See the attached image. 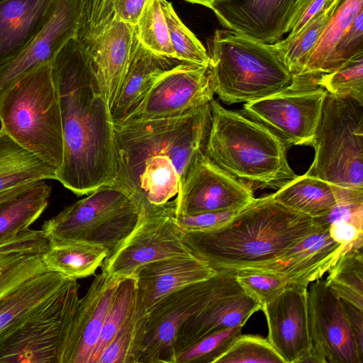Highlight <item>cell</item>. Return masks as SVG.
I'll return each mask as SVG.
<instances>
[{
  "label": "cell",
  "instance_id": "45",
  "mask_svg": "<svg viewBox=\"0 0 363 363\" xmlns=\"http://www.w3.org/2000/svg\"><path fill=\"white\" fill-rule=\"evenodd\" d=\"M335 0H301L291 20L289 36L297 33L315 16L332 5Z\"/></svg>",
  "mask_w": 363,
  "mask_h": 363
},
{
  "label": "cell",
  "instance_id": "43",
  "mask_svg": "<svg viewBox=\"0 0 363 363\" xmlns=\"http://www.w3.org/2000/svg\"><path fill=\"white\" fill-rule=\"evenodd\" d=\"M363 55V11L357 16L350 30L337 46L330 66L332 72Z\"/></svg>",
  "mask_w": 363,
  "mask_h": 363
},
{
  "label": "cell",
  "instance_id": "40",
  "mask_svg": "<svg viewBox=\"0 0 363 363\" xmlns=\"http://www.w3.org/2000/svg\"><path fill=\"white\" fill-rule=\"evenodd\" d=\"M316 84L328 94L350 97L363 103V55H360L340 68L322 75Z\"/></svg>",
  "mask_w": 363,
  "mask_h": 363
},
{
  "label": "cell",
  "instance_id": "4",
  "mask_svg": "<svg viewBox=\"0 0 363 363\" xmlns=\"http://www.w3.org/2000/svg\"><path fill=\"white\" fill-rule=\"evenodd\" d=\"M203 155L252 191L279 189L297 177L289 147L262 124L226 109L213 99Z\"/></svg>",
  "mask_w": 363,
  "mask_h": 363
},
{
  "label": "cell",
  "instance_id": "7",
  "mask_svg": "<svg viewBox=\"0 0 363 363\" xmlns=\"http://www.w3.org/2000/svg\"><path fill=\"white\" fill-rule=\"evenodd\" d=\"M143 209L129 191L115 182L66 207L46 220L41 230L50 244L84 242L103 246L110 254L135 228Z\"/></svg>",
  "mask_w": 363,
  "mask_h": 363
},
{
  "label": "cell",
  "instance_id": "33",
  "mask_svg": "<svg viewBox=\"0 0 363 363\" xmlns=\"http://www.w3.org/2000/svg\"><path fill=\"white\" fill-rule=\"evenodd\" d=\"M340 0H335L308 21L297 33L272 43V47L289 69L293 78L303 68Z\"/></svg>",
  "mask_w": 363,
  "mask_h": 363
},
{
  "label": "cell",
  "instance_id": "13",
  "mask_svg": "<svg viewBox=\"0 0 363 363\" xmlns=\"http://www.w3.org/2000/svg\"><path fill=\"white\" fill-rule=\"evenodd\" d=\"M308 286L307 326L310 351L307 362L363 363L342 301L319 279Z\"/></svg>",
  "mask_w": 363,
  "mask_h": 363
},
{
  "label": "cell",
  "instance_id": "19",
  "mask_svg": "<svg viewBox=\"0 0 363 363\" xmlns=\"http://www.w3.org/2000/svg\"><path fill=\"white\" fill-rule=\"evenodd\" d=\"M307 289L289 285L262 306L268 326L267 340L284 363L307 362L309 356Z\"/></svg>",
  "mask_w": 363,
  "mask_h": 363
},
{
  "label": "cell",
  "instance_id": "20",
  "mask_svg": "<svg viewBox=\"0 0 363 363\" xmlns=\"http://www.w3.org/2000/svg\"><path fill=\"white\" fill-rule=\"evenodd\" d=\"M352 248L335 242L328 228H322L267 264L240 270L277 275L289 285H308L328 272L337 260Z\"/></svg>",
  "mask_w": 363,
  "mask_h": 363
},
{
  "label": "cell",
  "instance_id": "10",
  "mask_svg": "<svg viewBox=\"0 0 363 363\" xmlns=\"http://www.w3.org/2000/svg\"><path fill=\"white\" fill-rule=\"evenodd\" d=\"M238 285L235 272L218 270L208 279L182 287L147 308L138 363H176L173 346L180 326Z\"/></svg>",
  "mask_w": 363,
  "mask_h": 363
},
{
  "label": "cell",
  "instance_id": "14",
  "mask_svg": "<svg viewBox=\"0 0 363 363\" xmlns=\"http://www.w3.org/2000/svg\"><path fill=\"white\" fill-rule=\"evenodd\" d=\"M208 66L182 62L164 73L125 121L168 118L187 113L213 99Z\"/></svg>",
  "mask_w": 363,
  "mask_h": 363
},
{
  "label": "cell",
  "instance_id": "9",
  "mask_svg": "<svg viewBox=\"0 0 363 363\" xmlns=\"http://www.w3.org/2000/svg\"><path fill=\"white\" fill-rule=\"evenodd\" d=\"M79 289L77 279L67 277L39 308L0 335V362L60 363Z\"/></svg>",
  "mask_w": 363,
  "mask_h": 363
},
{
  "label": "cell",
  "instance_id": "29",
  "mask_svg": "<svg viewBox=\"0 0 363 363\" xmlns=\"http://www.w3.org/2000/svg\"><path fill=\"white\" fill-rule=\"evenodd\" d=\"M67 277L47 271L33 277L0 298V335L39 308Z\"/></svg>",
  "mask_w": 363,
  "mask_h": 363
},
{
  "label": "cell",
  "instance_id": "36",
  "mask_svg": "<svg viewBox=\"0 0 363 363\" xmlns=\"http://www.w3.org/2000/svg\"><path fill=\"white\" fill-rule=\"evenodd\" d=\"M139 43L152 52L175 58L161 0H148L135 26Z\"/></svg>",
  "mask_w": 363,
  "mask_h": 363
},
{
  "label": "cell",
  "instance_id": "2",
  "mask_svg": "<svg viewBox=\"0 0 363 363\" xmlns=\"http://www.w3.org/2000/svg\"><path fill=\"white\" fill-rule=\"evenodd\" d=\"M211 118L209 103L177 116L113 123L116 182L143 208L175 200L203 153Z\"/></svg>",
  "mask_w": 363,
  "mask_h": 363
},
{
  "label": "cell",
  "instance_id": "5",
  "mask_svg": "<svg viewBox=\"0 0 363 363\" xmlns=\"http://www.w3.org/2000/svg\"><path fill=\"white\" fill-rule=\"evenodd\" d=\"M0 122L13 140L57 172L63 161L64 142L50 62L26 74L4 94Z\"/></svg>",
  "mask_w": 363,
  "mask_h": 363
},
{
  "label": "cell",
  "instance_id": "38",
  "mask_svg": "<svg viewBox=\"0 0 363 363\" xmlns=\"http://www.w3.org/2000/svg\"><path fill=\"white\" fill-rule=\"evenodd\" d=\"M175 58L181 62L208 66L210 57L194 34L181 21L172 3L161 0Z\"/></svg>",
  "mask_w": 363,
  "mask_h": 363
},
{
  "label": "cell",
  "instance_id": "26",
  "mask_svg": "<svg viewBox=\"0 0 363 363\" xmlns=\"http://www.w3.org/2000/svg\"><path fill=\"white\" fill-rule=\"evenodd\" d=\"M136 46L120 90L110 110L113 123L125 121L138 106L155 82L166 72L182 63Z\"/></svg>",
  "mask_w": 363,
  "mask_h": 363
},
{
  "label": "cell",
  "instance_id": "1",
  "mask_svg": "<svg viewBox=\"0 0 363 363\" xmlns=\"http://www.w3.org/2000/svg\"><path fill=\"white\" fill-rule=\"evenodd\" d=\"M60 106L63 161L56 180L77 196L116 181L113 125L84 47L69 40L50 62Z\"/></svg>",
  "mask_w": 363,
  "mask_h": 363
},
{
  "label": "cell",
  "instance_id": "8",
  "mask_svg": "<svg viewBox=\"0 0 363 363\" xmlns=\"http://www.w3.org/2000/svg\"><path fill=\"white\" fill-rule=\"evenodd\" d=\"M305 173L340 187L363 189V103L327 93Z\"/></svg>",
  "mask_w": 363,
  "mask_h": 363
},
{
  "label": "cell",
  "instance_id": "17",
  "mask_svg": "<svg viewBox=\"0 0 363 363\" xmlns=\"http://www.w3.org/2000/svg\"><path fill=\"white\" fill-rule=\"evenodd\" d=\"M301 0H214L210 8L229 30L272 44L289 33Z\"/></svg>",
  "mask_w": 363,
  "mask_h": 363
},
{
  "label": "cell",
  "instance_id": "47",
  "mask_svg": "<svg viewBox=\"0 0 363 363\" xmlns=\"http://www.w3.org/2000/svg\"><path fill=\"white\" fill-rule=\"evenodd\" d=\"M148 0H110L116 17L126 23L135 26Z\"/></svg>",
  "mask_w": 363,
  "mask_h": 363
},
{
  "label": "cell",
  "instance_id": "34",
  "mask_svg": "<svg viewBox=\"0 0 363 363\" xmlns=\"http://www.w3.org/2000/svg\"><path fill=\"white\" fill-rule=\"evenodd\" d=\"M147 319V308L137 291L131 312L101 354L98 363H138Z\"/></svg>",
  "mask_w": 363,
  "mask_h": 363
},
{
  "label": "cell",
  "instance_id": "35",
  "mask_svg": "<svg viewBox=\"0 0 363 363\" xmlns=\"http://www.w3.org/2000/svg\"><path fill=\"white\" fill-rule=\"evenodd\" d=\"M325 285L340 299L363 311L362 248H352L328 271Z\"/></svg>",
  "mask_w": 363,
  "mask_h": 363
},
{
  "label": "cell",
  "instance_id": "32",
  "mask_svg": "<svg viewBox=\"0 0 363 363\" xmlns=\"http://www.w3.org/2000/svg\"><path fill=\"white\" fill-rule=\"evenodd\" d=\"M108 254L103 246L84 242L50 243L43 255L48 271L76 279L94 274Z\"/></svg>",
  "mask_w": 363,
  "mask_h": 363
},
{
  "label": "cell",
  "instance_id": "44",
  "mask_svg": "<svg viewBox=\"0 0 363 363\" xmlns=\"http://www.w3.org/2000/svg\"><path fill=\"white\" fill-rule=\"evenodd\" d=\"M240 210L206 213L192 216H176V218L184 231H207L223 225Z\"/></svg>",
  "mask_w": 363,
  "mask_h": 363
},
{
  "label": "cell",
  "instance_id": "22",
  "mask_svg": "<svg viewBox=\"0 0 363 363\" xmlns=\"http://www.w3.org/2000/svg\"><path fill=\"white\" fill-rule=\"evenodd\" d=\"M259 310L262 305L246 294L239 284L180 326L173 346L175 361L182 352L206 336L225 328L243 327Z\"/></svg>",
  "mask_w": 363,
  "mask_h": 363
},
{
  "label": "cell",
  "instance_id": "6",
  "mask_svg": "<svg viewBox=\"0 0 363 363\" xmlns=\"http://www.w3.org/2000/svg\"><path fill=\"white\" fill-rule=\"evenodd\" d=\"M208 55L215 94L225 104L260 99L292 84V74L272 44L217 30Z\"/></svg>",
  "mask_w": 363,
  "mask_h": 363
},
{
  "label": "cell",
  "instance_id": "30",
  "mask_svg": "<svg viewBox=\"0 0 363 363\" xmlns=\"http://www.w3.org/2000/svg\"><path fill=\"white\" fill-rule=\"evenodd\" d=\"M57 169L27 150L0 128V192L45 180H56Z\"/></svg>",
  "mask_w": 363,
  "mask_h": 363
},
{
  "label": "cell",
  "instance_id": "18",
  "mask_svg": "<svg viewBox=\"0 0 363 363\" xmlns=\"http://www.w3.org/2000/svg\"><path fill=\"white\" fill-rule=\"evenodd\" d=\"M122 277L101 271L79 298L64 344L60 363H89Z\"/></svg>",
  "mask_w": 363,
  "mask_h": 363
},
{
  "label": "cell",
  "instance_id": "12",
  "mask_svg": "<svg viewBox=\"0 0 363 363\" xmlns=\"http://www.w3.org/2000/svg\"><path fill=\"white\" fill-rule=\"evenodd\" d=\"M327 91L319 86H296L245 103L240 113L258 122L289 147L311 145Z\"/></svg>",
  "mask_w": 363,
  "mask_h": 363
},
{
  "label": "cell",
  "instance_id": "28",
  "mask_svg": "<svg viewBox=\"0 0 363 363\" xmlns=\"http://www.w3.org/2000/svg\"><path fill=\"white\" fill-rule=\"evenodd\" d=\"M363 0H340L301 72L293 78L296 86H318L317 80L330 72L335 49L359 14Z\"/></svg>",
  "mask_w": 363,
  "mask_h": 363
},
{
  "label": "cell",
  "instance_id": "11",
  "mask_svg": "<svg viewBox=\"0 0 363 363\" xmlns=\"http://www.w3.org/2000/svg\"><path fill=\"white\" fill-rule=\"evenodd\" d=\"M195 255L176 218V203L143 208L129 235L104 260L101 271L113 277L135 275L142 266L160 259Z\"/></svg>",
  "mask_w": 363,
  "mask_h": 363
},
{
  "label": "cell",
  "instance_id": "50",
  "mask_svg": "<svg viewBox=\"0 0 363 363\" xmlns=\"http://www.w3.org/2000/svg\"><path fill=\"white\" fill-rule=\"evenodd\" d=\"M190 3L198 4L210 8L211 4L213 2L214 0H186Z\"/></svg>",
  "mask_w": 363,
  "mask_h": 363
},
{
  "label": "cell",
  "instance_id": "42",
  "mask_svg": "<svg viewBox=\"0 0 363 363\" xmlns=\"http://www.w3.org/2000/svg\"><path fill=\"white\" fill-rule=\"evenodd\" d=\"M236 279L246 294L262 306L277 297L288 286L281 277L259 272L238 270Z\"/></svg>",
  "mask_w": 363,
  "mask_h": 363
},
{
  "label": "cell",
  "instance_id": "46",
  "mask_svg": "<svg viewBox=\"0 0 363 363\" xmlns=\"http://www.w3.org/2000/svg\"><path fill=\"white\" fill-rule=\"evenodd\" d=\"M330 237L335 242L356 248L363 247V228L347 221L332 223L328 226Z\"/></svg>",
  "mask_w": 363,
  "mask_h": 363
},
{
  "label": "cell",
  "instance_id": "24",
  "mask_svg": "<svg viewBox=\"0 0 363 363\" xmlns=\"http://www.w3.org/2000/svg\"><path fill=\"white\" fill-rule=\"evenodd\" d=\"M283 206L311 218L326 216L340 203H363V189H347L304 174L272 194Z\"/></svg>",
  "mask_w": 363,
  "mask_h": 363
},
{
  "label": "cell",
  "instance_id": "31",
  "mask_svg": "<svg viewBox=\"0 0 363 363\" xmlns=\"http://www.w3.org/2000/svg\"><path fill=\"white\" fill-rule=\"evenodd\" d=\"M51 191L40 181L0 203V245L29 228L47 208Z\"/></svg>",
  "mask_w": 363,
  "mask_h": 363
},
{
  "label": "cell",
  "instance_id": "48",
  "mask_svg": "<svg viewBox=\"0 0 363 363\" xmlns=\"http://www.w3.org/2000/svg\"><path fill=\"white\" fill-rule=\"evenodd\" d=\"M341 301L357 348L363 355V311L348 302Z\"/></svg>",
  "mask_w": 363,
  "mask_h": 363
},
{
  "label": "cell",
  "instance_id": "39",
  "mask_svg": "<svg viewBox=\"0 0 363 363\" xmlns=\"http://www.w3.org/2000/svg\"><path fill=\"white\" fill-rule=\"evenodd\" d=\"M284 363L266 338L240 334L214 363Z\"/></svg>",
  "mask_w": 363,
  "mask_h": 363
},
{
  "label": "cell",
  "instance_id": "21",
  "mask_svg": "<svg viewBox=\"0 0 363 363\" xmlns=\"http://www.w3.org/2000/svg\"><path fill=\"white\" fill-rule=\"evenodd\" d=\"M138 43L135 26L116 18L99 36L83 45L110 110L120 90Z\"/></svg>",
  "mask_w": 363,
  "mask_h": 363
},
{
  "label": "cell",
  "instance_id": "27",
  "mask_svg": "<svg viewBox=\"0 0 363 363\" xmlns=\"http://www.w3.org/2000/svg\"><path fill=\"white\" fill-rule=\"evenodd\" d=\"M49 246L42 230L30 228L0 245V298L28 279L48 271L43 255Z\"/></svg>",
  "mask_w": 363,
  "mask_h": 363
},
{
  "label": "cell",
  "instance_id": "41",
  "mask_svg": "<svg viewBox=\"0 0 363 363\" xmlns=\"http://www.w3.org/2000/svg\"><path fill=\"white\" fill-rule=\"evenodd\" d=\"M242 328H225L206 336L178 355L176 363H214V361L241 334Z\"/></svg>",
  "mask_w": 363,
  "mask_h": 363
},
{
  "label": "cell",
  "instance_id": "15",
  "mask_svg": "<svg viewBox=\"0 0 363 363\" xmlns=\"http://www.w3.org/2000/svg\"><path fill=\"white\" fill-rule=\"evenodd\" d=\"M254 199L253 191L201 153L190 168L175 199L176 216L240 210Z\"/></svg>",
  "mask_w": 363,
  "mask_h": 363
},
{
  "label": "cell",
  "instance_id": "49",
  "mask_svg": "<svg viewBox=\"0 0 363 363\" xmlns=\"http://www.w3.org/2000/svg\"><path fill=\"white\" fill-rule=\"evenodd\" d=\"M29 184H25L18 186L8 190H6L4 191L0 192V203H3L4 201L16 196L23 190H25L26 188H28L30 185Z\"/></svg>",
  "mask_w": 363,
  "mask_h": 363
},
{
  "label": "cell",
  "instance_id": "16",
  "mask_svg": "<svg viewBox=\"0 0 363 363\" xmlns=\"http://www.w3.org/2000/svg\"><path fill=\"white\" fill-rule=\"evenodd\" d=\"M80 5V0H57L42 30L19 53L0 64V101L15 83L50 62L69 40L76 38Z\"/></svg>",
  "mask_w": 363,
  "mask_h": 363
},
{
  "label": "cell",
  "instance_id": "3",
  "mask_svg": "<svg viewBox=\"0 0 363 363\" xmlns=\"http://www.w3.org/2000/svg\"><path fill=\"white\" fill-rule=\"evenodd\" d=\"M321 228L313 218L277 203L272 194L255 198L216 229L184 233L193 253L211 268L236 272L275 260Z\"/></svg>",
  "mask_w": 363,
  "mask_h": 363
},
{
  "label": "cell",
  "instance_id": "23",
  "mask_svg": "<svg viewBox=\"0 0 363 363\" xmlns=\"http://www.w3.org/2000/svg\"><path fill=\"white\" fill-rule=\"evenodd\" d=\"M216 272L196 255L157 260L136 271L138 294L149 308L169 294L207 279Z\"/></svg>",
  "mask_w": 363,
  "mask_h": 363
},
{
  "label": "cell",
  "instance_id": "25",
  "mask_svg": "<svg viewBox=\"0 0 363 363\" xmlns=\"http://www.w3.org/2000/svg\"><path fill=\"white\" fill-rule=\"evenodd\" d=\"M57 0H0V64L19 53L45 27Z\"/></svg>",
  "mask_w": 363,
  "mask_h": 363
},
{
  "label": "cell",
  "instance_id": "37",
  "mask_svg": "<svg viewBox=\"0 0 363 363\" xmlns=\"http://www.w3.org/2000/svg\"><path fill=\"white\" fill-rule=\"evenodd\" d=\"M137 294V279L135 275L123 278L102 328L99 342L92 353L89 363L98 361L128 315L131 312Z\"/></svg>",
  "mask_w": 363,
  "mask_h": 363
}]
</instances>
